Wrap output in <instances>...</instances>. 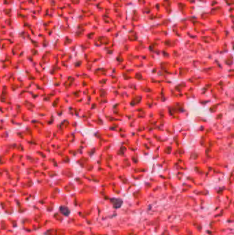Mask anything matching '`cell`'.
Segmentation results:
<instances>
[{
  "mask_svg": "<svg viewBox=\"0 0 234 235\" xmlns=\"http://www.w3.org/2000/svg\"><path fill=\"white\" fill-rule=\"evenodd\" d=\"M61 212L63 213L64 215H68L70 214V210L67 208V207H64V206H62L61 207Z\"/></svg>",
  "mask_w": 234,
  "mask_h": 235,
  "instance_id": "1",
  "label": "cell"
}]
</instances>
